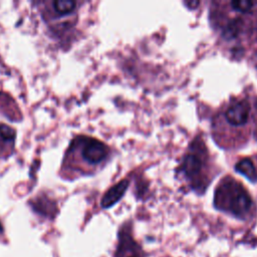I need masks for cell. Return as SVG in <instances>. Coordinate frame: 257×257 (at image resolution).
I'll return each mask as SVG.
<instances>
[{"label": "cell", "instance_id": "6da1fadb", "mask_svg": "<svg viewBox=\"0 0 257 257\" xmlns=\"http://www.w3.org/2000/svg\"><path fill=\"white\" fill-rule=\"evenodd\" d=\"M111 151L101 141L88 136H77L69 144L61 166L66 179L93 175L109 160Z\"/></svg>", "mask_w": 257, "mask_h": 257}, {"label": "cell", "instance_id": "7a4b0ae2", "mask_svg": "<svg viewBox=\"0 0 257 257\" xmlns=\"http://www.w3.org/2000/svg\"><path fill=\"white\" fill-rule=\"evenodd\" d=\"M42 5L41 14L43 20L49 25L52 21H57L56 25L51 29H54L59 19H64L75 15L78 9V3L71 0H55L48 2H39Z\"/></svg>", "mask_w": 257, "mask_h": 257}, {"label": "cell", "instance_id": "3957f363", "mask_svg": "<svg viewBox=\"0 0 257 257\" xmlns=\"http://www.w3.org/2000/svg\"><path fill=\"white\" fill-rule=\"evenodd\" d=\"M251 207V199L248 194L243 190H233L228 196L225 204L226 210L231 211L237 216H243L246 214Z\"/></svg>", "mask_w": 257, "mask_h": 257}, {"label": "cell", "instance_id": "277c9868", "mask_svg": "<svg viewBox=\"0 0 257 257\" xmlns=\"http://www.w3.org/2000/svg\"><path fill=\"white\" fill-rule=\"evenodd\" d=\"M250 105L246 100L232 104L225 113L226 119L233 125H242L247 122Z\"/></svg>", "mask_w": 257, "mask_h": 257}, {"label": "cell", "instance_id": "5b68a950", "mask_svg": "<svg viewBox=\"0 0 257 257\" xmlns=\"http://www.w3.org/2000/svg\"><path fill=\"white\" fill-rule=\"evenodd\" d=\"M128 185H130V181L127 179H122L119 182H117L115 185L110 187L103 195L100 202V206L103 209L112 207L115 203H117L123 197L126 190L128 189Z\"/></svg>", "mask_w": 257, "mask_h": 257}, {"label": "cell", "instance_id": "8992f818", "mask_svg": "<svg viewBox=\"0 0 257 257\" xmlns=\"http://www.w3.org/2000/svg\"><path fill=\"white\" fill-rule=\"evenodd\" d=\"M16 131L10 125L0 122V158H8L14 151Z\"/></svg>", "mask_w": 257, "mask_h": 257}, {"label": "cell", "instance_id": "52a82bcc", "mask_svg": "<svg viewBox=\"0 0 257 257\" xmlns=\"http://www.w3.org/2000/svg\"><path fill=\"white\" fill-rule=\"evenodd\" d=\"M0 113L9 119L19 121L22 118L20 109L10 95L0 90Z\"/></svg>", "mask_w": 257, "mask_h": 257}, {"label": "cell", "instance_id": "ba28073f", "mask_svg": "<svg viewBox=\"0 0 257 257\" xmlns=\"http://www.w3.org/2000/svg\"><path fill=\"white\" fill-rule=\"evenodd\" d=\"M235 168H236L237 172L246 176L250 180H254L256 177V170H255L254 164L251 160H248V159L242 160L236 164Z\"/></svg>", "mask_w": 257, "mask_h": 257}, {"label": "cell", "instance_id": "9c48e42d", "mask_svg": "<svg viewBox=\"0 0 257 257\" xmlns=\"http://www.w3.org/2000/svg\"><path fill=\"white\" fill-rule=\"evenodd\" d=\"M201 169V161L195 155H188L184 161V170L187 175H195Z\"/></svg>", "mask_w": 257, "mask_h": 257}, {"label": "cell", "instance_id": "30bf717a", "mask_svg": "<svg viewBox=\"0 0 257 257\" xmlns=\"http://www.w3.org/2000/svg\"><path fill=\"white\" fill-rule=\"evenodd\" d=\"M33 209L39 214L51 216L53 213V210H55L56 207L52 204L50 200L43 198V199H37L35 201V204L33 205Z\"/></svg>", "mask_w": 257, "mask_h": 257}, {"label": "cell", "instance_id": "8fae6325", "mask_svg": "<svg viewBox=\"0 0 257 257\" xmlns=\"http://www.w3.org/2000/svg\"><path fill=\"white\" fill-rule=\"evenodd\" d=\"M253 2L250 0H236V1H232L231 2V6L240 12H247L249 11L252 6H253Z\"/></svg>", "mask_w": 257, "mask_h": 257}, {"label": "cell", "instance_id": "7c38bea8", "mask_svg": "<svg viewBox=\"0 0 257 257\" xmlns=\"http://www.w3.org/2000/svg\"><path fill=\"white\" fill-rule=\"evenodd\" d=\"M0 232H2V226H1V224H0Z\"/></svg>", "mask_w": 257, "mask_h": 257}, {"label": "cell", "instance_id": "4fadbf2b", "mask_svg": "<svg viewBox=\"0 0 257 257\" xmlns=\"http://www.w3.org/2000/svg\"><path fill=\"white\" fill-rule=\"evenodd\" d=\"M130 257H136V256H130Z\"/></svg>", "mask_w": 257, "mask_h": 257}]
</instances>
